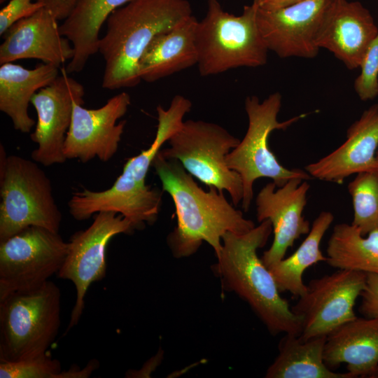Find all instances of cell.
<instances>
[{
	"instance_id": "cell-1",
	"label": "cell",
	"mask_w": 378,
	"mask_h": 378,
	"mask_svg": "<svg viewBox=\"0 0 378 378\" xmlns=\"http://www.w3.org/2000/svg\"><path fill=\"white\" fill-rule=\"evenodd\" d=\"M152 167L162 190L174 203L177 225L168 234L167 243L175 258L192 255L203 241L218 256L226 232L246 233L255 226L227 202L223 192L213 186L204 190L178 160L166 158L159 151Z\"/></svg>"
},
{
	"instance_id": "cell-2",
	"label": "cell",
	"mask_w": 378,
	"mask_h": 378,
	"mask_svg": "<svg viewBox=\"0 0 378 378\" xmlns=\"http://www.w3.org/2000/svg\"><path fill=\"white\" fill-rule=\"evenodd\" d=\"M192 103L182 95L173 97L164 109L157 106L158 125L150 146L125 162L121 174L108 189L75 192L68 202L69 214L77 220L89 219L100 211H113L128 218L136 230L157 220L162 204V191L146 184V178L162 145L181 127L184 115Z\"/></svg>"
},
{
	"instance_id": "cell-3",
	"label": "cell",
	"mask_w": 378,
	"mask_h": 378,
	"mask_svg": "<svg viewBox=\"0 0 378 378\" xmlns=\"http://www.w3.org/2000/svg\"><path fill=\"white\" fill-rule=\"evenodd\" d=\"M272 232L270 220L246 233L226 232L212 270L220 279L223 288L247 302L272 335H300V319L281 295L271 272L258 255V250L267 244Z\"/></svg>"
},
{
	"instance_id": "cell-4",
	"label": "cell",
	"mask_w": 378,
	"mask_h": 378,
	"mask_svg": "<svg viewBox=\"0 0 378 378\" xmlns=\"http://www.w3.org/2000/svg\"><path fill=\"white\" fill-rule=\"evenodd\" d=\"M188 0H132L106 20L98 52L105 61L102 88H133L141 81L139 61L155 36L191 16Z\"/></svg>"
},
{
	"instance_id": "cell-5",
	"label": "cell",
	"mask_w": 378,
	"mask_h": 378,
	"mask_svg": "<svg viewBox=\"0 0 378 378\" xmlns=\"http://www.w3.org/2000/svg\"><path fill=\"white\" fill-rule=\"evenodd\" d=\"M206 1V15L195 30L200 74L265 65L269 50L258 27L256 4L245 6L242 13L235 15L225 11L218 0Z\"/></svg>"
},
{
	"instance_id": "cell-6",
	"label": "cell",
	"mask_w": 378,
	"mask_h": 378,
	"mask_svg": "<svg viewBox=\"0 0 378 378\" xmlns=\"http://www.w3.org/2000/svg\"><path fill=\"white\" fill-rule=\"evenodd\" d=\"M61 323V291L52 281L0 300V360L39 356L54 342Z\"/></svg>"
},
{
	"instance_id": "cell-7",
	"label": "cell",
	"mask_w": 378,
	"mask_h": 378,
	"mask_svg": "<svg viewBox=\"0 0 378 378\" xmlns=\"http://www.w3.org/2000/svg\"><path fill=\"white\" fill-rule=\"evenodd\" d=\"M282 97L279 92L270 94L262 102L257 96L247 97L244 108L248 125L244 138L226 157L228 167L240 176L243 184L241 206L248 211L253 197V183L269 178L277 188L293 178L309 180L312 177L299 169H289L281 164L269 147V136L276 130H286L304 117L299 115L285 121L278 120Z\"/></svg>"
},
{
	"instance_id": "cell-8",
	"label": "cell",
	"mask_w": 378,
	"mask_h": 378,
	"mask_svg": "<svg viewBox=\"0 0 378 378\" xmlns=\"http://www.w3.org/2000/svg\"><path fill=\"white\" fill-rule=\"evenodd\" d=\"M0 146V241L29 226L59 232L62 216L50 178L33 160Z\"/></svg>"
},
{
	"instance_id": "cell-9",
	"label": "cell",
	"mask_w": 378,
	"mask_h": 378,
	"mask_svg": "<svg viewBox=\"0 0 378 378\" xmlns=\"http://www.w3.org/2000/svg\"><path fill=\"white\" fill-rule=\"evenodd\" d=\"M240 139L222 126L203 120H188L160 149L166 158L178 160L193 177L209 187L227 191L234 206L242 201V181L226 163L227 155Z\"/></svg>"
},
{
	"instance_id": "cell-10",
	"label": "cell",
	"mask_w": 378,
	"mask_h": 378,
	"mask_svg": "<svg viewBox=\"0 0 378 378\" xmlns=\"http://www.w3.org/2000/svg\"><path fill=\"white\" fill-rule=\"evenodd\" d=\"M68 248L59 232L39 226L0 241V300L34 290L57 274Z\"/></svg>"
},
{
	"instance_id": "cell-11",
	"label": "cell",
	"mask_w": 378,
	"mask_h": 378,
	"mask_svg": "<svg viewBox=\"0 0 378 378\" xmlns=\"http://www.w3.org/2000/svg\"><path fill=\"white\" fill-rule=\"evenodd\" d=\"M368 274L347 270L312 279L305 293L291 307L300 321L302 340L328 336L356 318V300L367 284Z\"/></svg>"
},
{
	"instance_id": "cell-12",
	"label": "cell",
	"mask_w": 378,
	"mask_h": 378,
	"mask_svg": "<svg viewBox=\"0 0 378 378\" xmlns=\"http://www.w3.org/2000/svg\"><path fill=\"white\" fill-rule=\"evenodd\" d=\"M136 230L133 223L113 211H100L86 229L69 239L68 252L57 276L71 281L76 288V301L66 332L76 326L85 308V297L91 284L103 279L106 273V251L111 239Z\"/></svg>"
},
{
	"instance_id": "cell-13",
	"label": "cell",
	"mask_w": 378,
	"mask_h": 378,
	"mask_svg": "<svg viewBox=\"0 0 378 378\" xmlns=\"http://www.w3.org/2000/svg\"><path fill=\"white\" fill-rule=\"evenodd\" d=\"M85 90L79 82L67 75L65 69L48 86L34 94L31 104L37 114L31 140L38 146L31 160L44 167L62 164L67 160L64 142L69 129L75 102L84 104Z\"/></svg>"
},
{
	"instance_id": "cell-14",
	"label": "cell",
	"mask_w": 378,
	"mask_h": 378,
	"mask_svg": "<svg viewBox=\"0 0 378 378\" xmlns=\"http://www.w3.org/2000/svg\"><path fill=\"white\" fill-rule=\"evenodd\" d=\"M131 98L125 92L110 98L100 108H85L75 102L72 120L64 142L66 159L82 162L98 158L109 161L116 153L126 120L117 121L127 111Z\"/></svg>"
},
{
	"instance_id": "cell-15",
	"label": "cell",
	"mask_w": 378,
	"mask_h": 378,
	"mask_svg": "<svg viewBox=\"0 0 378 378\" xmlns=\"http://www.w3.org/2000/svg\"><path fill=\"white\" fill-rule=\"evenodd\" d=\"M310 185L307 180L293 178L277 188L272 181L266 184L255 198L256 217L259 223L270 220L274 239L261 259L267 268L285 257L288 248L311 229L303 216Z\"/></svg>"
},
{
	"instance_id": "cell-16",
	"label": "cell",
	"mask_w": 378,
	"mask_h": 378,
	"mask_svg": "<svg viewBox=\"0 0 378 378\" xmlns=\"http://www.w3.org/2000/svg\"><path fill=\"white\" fill-rule=\"evenodd\" d=\"M332 0H303L276 9L257 8L256 20L269 50L281 58H314L319 51L316 36Z\"/></svg>"
},
{
	"instance_id": "cell-17",
	"label": "cell",
	"mask_w": 378,
	"mask_h": 378,
	"mask_svg": "<svg viewBox=\"0 0 378 378\" xmlns=\"http://www.w3.org/2000/svg\"><path fill=\"white\" fill-rule=\"evenodd\" d=\"M378 34L370 11L359 1L332 0L316 36L320 48L331 52L351 70L360 67L363 56Z\"/></svg>"
},
{
	"instance_id": "cell-18",
	"label": "cell",
	"mask_w": 378,
	"mask_h": 378,
	"mask_svg": "<svg viewBox=\"0 0 378 378\" xmlns=\"http://www.w3.org/2000/svg\"><path fill=\"white\" fill-rule=\"evenodd\" d=\"M378 104L351 124L345 141L337 148L305 167L312 177L342 184L352 174L378 171Z\"/></svg>"
},
{
	"instance_id": "cell-19",
	"label": "cell",
	"mask_w": 378,
	"mask_h": 378,
	"mask_svg": "<svg viewBox=\"0 0 378 378\" xmlns=\"http://www.w3.org/2000/svg\"><path fill=\"white\" fill-rule=\"evenodd\" d=\"M57 20L43 7L21 19L3 35L0 64L18 59H36L59 66L74 55L70 41L59 31Z\"/></svg>"
},
{
	"instance_id": "cell-20",
	"label": "cell",
	"mask_w": 378,
	"mask_h": 378,
	"mask_svg": "<svg viewBox=\"0 0 378 378\" xmlns=\"http://www.w3.org/2000/svg\"><path fill=\"white\" fill-rule=\"evenodd\" d=\"M324 362L329 368L346 365L356 377H378V318L356 317L330 333Z\"/></svg>"
},
{
	"instance_id": "cell-21",
	"label": "cell",
	"mask_w": 378,
	"mask_h": 378,
	"mask_svg": "<svg viewBox=\"0 0 378 378\" xmlns=\"http://www.w3.org/2000/svg\"><path fill=\"white\" fill-rule=\"evenodd\" d=\"M197 22L192 15L172 29L155 36L139 61L141 80L155 82L197 64Z\"/></svg>"
},
{
	"instance_id": "cell-22",
	"label": "cell",
	"mask_w": 378,
	"mask_h": 378,
	"mask_svg": "<svg viewBox=\"0 0 378 378\" xmlns=\"http://www.w3.org/2000/svg\"><path fill=\"white\" fill-rule=\"evenodd\" d=\"M59 66L41 63L29 69L12 62L0 67V110L13 122L15 130L29 133L35 120L29 115L28 106L34 94L59 75Z\"/></svg>"
},
{
	"instance_id": "cell-23",
	"label": "cell",
	"mask_w": 378,
	"mask_h": 378,
	"mask_svg": "<svg viewBox=\"0 0 378 378\" xmlns=\"http://www.w3.org/2000/svg\"><path fill=\"white\" fill-rule=\"evenodd\" d=\"M132 0H80L59 25L61 34L74 49V57L66 66L68 73L83 71L90 57L99 50V32L104 22L118 8Z\"/></svg>"
},
{
	"instance_id": "cell-24",
	"label": "cell",
	"mask_w": 378,
	"mask_h": 378,
	"mask_svg": "<svg viewBox=\"0 0 378 378\" xmlns=\"http://www.w3.org/2000/svg\"><path fill=\"white\" fill-rule=\"evenodd\" d=\"M326 336L302 340L285 334L279 354L265 373L267 378H353L348 372L332 370L324 362Z\"/></svg>"
},
{
	"instance_id": "cell-25",
	"label": "cell",
	"mask_w": 378,
	"mask_h": 378,
	"mask_svg": "<svg viewBox=\"0 0 378 378\" xmlns=\"http://www.w3.org/2000/svg\"><path fill=\"white\" fill-rule=\"evenodd\" d=\"M333 220L334 216L330 211H321L298 249L268 268L281 293L288 292L297 298L305 293L307 285L303 282V274L311 266L326 261V256L321 250V243Z\"/></svg>"
},
{
	"instance_id": "cell-26",
	"label": "cell",
	"mask_w": 378,
	"mask_h": 378,
	"mask_svg": "<svg viewBox=\"0 0 378 378\" xmlns=\"http://www.w3.org/2000/svg\"><path fill=\"white\" fill-rule=\"evenodd\" d=\"M326 262L337 270L378 274V230L363 235L354 225L338 223L328 241Z\"/></svg>"
},
{
	"instance_id": "cell-27",
	"label": "cell",
	"mask_w": 378,
	"mask_h": 378,
	"mask_svg": "<svg viewBox=\"0 0 378 378\" xmlns=\"http://www.w3.org/2000/svg\"><path fill=\"white\" fill-rule=\"evenodd\" d=\"M354 218L351 223L363 235L378 230V171L357 174L349 182Z\"/></svg>"
},
{
	"instance_id": "cell-28",
	"label": "cell",
	"mask_w": 378,
	"mask_h": 378,
	"mask_svg": "<svg viewBox=\"0 0 378 378\" xmlns=\"http://www.w3.org/2000/svg\"><path fill=\"white\" fill-rule=\"evenodd\" d=\"M60 362L46 353L27 360H0V378H59Z\"/></svg>"
},
{
	"instance_id": "cell-29",
	"label": "cell",
	"mask_w": 378,
	"mask_h": 378,
	"mask_svg": "<svg viewBox=\"0 0 378 378\" xmlns=\"http://www.w3.org/2000/svg\"><path fill=\"white\" fill-rule=\"evenodd\" d=\"M360 68L355 91L361 100H372L378 95V34L368 46Z\"/></svg>"
},
{
	"instance_id": "cell-30",
	"label": "cell",
	"mask_w": 378,
	"mask_h": 378,
	"mask_svg": "<svg viewBox=\"0 0 378 378\" xmlns=\"http://www.w3.org/2000/svg\"><path fill=\"white\" fill-rule=\"evenodd\" d=\"M36 0H10L0 11V35L3 36L14 23L43 8Z\"/></svg>"
},
{
	"instance_id": "cell-31",
	"label": "cell",
	"mask_w": 378,
	"mask_h": 378,
	"mask_svg": "<svg viewBox=\"0 0 378 378\" xmlns=\"http://www.w3.org/2000/svg\"><path fill=\"white\" fill-rule=\"evenodd\" d=\"M360 297V314L365 317L378 318V274H368L366 287Z\"/></svg>"
},
{
	"instance_id": "cell-32",
	"label": "cell",
	"mask_w": 378,
	"mask_h": 378,
	"mask_svg": "<svg viewBox=\"0 0 378 378\" xmlns=\"http://www.w3.org/2000/svg\"><path fill=\"white\" fill-rule=\"evenodd\" d=\"M6 0H0L2 4ZM80 0H36L43 4L57 20H64Z\"/></svg>"
},
{
	"instance_id": "cell-33",
	"label": "cell",
	"mask_w": 378,
	"mask_h": 378,
	"mask_svg": "<svg viewBox=\"0 0 378 378\" xmlns=\"http://www.w3.org/2000/svg\"><path fill=\"white\" fill-rule=\"evenodd\" d=\"M162 353L158 352L154 357L146 363L144 366L138 371L129 370L126 373V377H148L150 373L155 370L162 359Z\"/></svg>"
},
{
	"instance_id": "cell-34",
	"label": "cell",
	"mask_w": 378,
	"mask_h": 378,
	"mask_svg": "<svg viewBox=\"0 0 378 378\" xmlns=\"http://www.w3.org/2000/svg\"><path fill=\"white\" fill-rule=\"evenodd\" d=\"M303 0H253L257 7L262 10H276L285 8Z\"/></svg>"
},
{
	"instance_id": "cell-35",
	"label": "cell",
	"mask_w": 378,
	"mask_h": 378,
	"mask_svg": "<svg viewBox=\"0 0 378 378\" xmlns=\"http://www.w3.org/2000/svg\"><path fill=\"white\" fill-rule=\"evenodd\" d=\"M377 158L378 160V149H377Z\"/></svg>"
}]
</instances>
